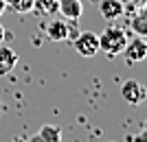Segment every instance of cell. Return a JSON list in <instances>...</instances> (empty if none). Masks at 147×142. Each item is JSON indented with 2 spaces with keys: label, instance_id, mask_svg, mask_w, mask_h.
<instances>
[{
  "label": "cell",
  "instance_id": "6da1fadb",
  "mask_svg": "<svg viewBox=\"0 0 147 142\" xmlns=\"http://www.w3.org/2000/svg\"><path fill=\"white\" fill-rule=\"evenodd\" d=\"M127 44V35L121 26H105V31L99 35V50H103L108 57H117L123 53Z\"/></svg>",
  "mask_w": 147,
  "mask_h": 142
},
{
  "label": "cell",
  "instance_id": "7a4b0ae2",
  "mask_svg": "<svg viewBox=\"0 0 147 142\" xmlns=\"http://www.w3.org/2000/svg\"><path fill=\"white\" fill-rule=\"evenodd\" d=\"M73 48L79 53L81 57H94L99 53V35L92 31L77 33L73 37Z\"/></svg>",
  "mask_w": 147,
  "mask_h": 142
},
{
  "label": "cell",
  "instance_id": "3957f363",
  "mask_svg": "<svg viewBox=\"0 0 147 142\" xmlns=\"http://www.w3.org/2000/svg\"><path fill=\"white\" fill-rule=\"evenodd\" d=\"M121 96H123V101H125L127 105H141L143 101L147 99V90H145V85H143L141 81L129 79V81L123 83Z\"/></svg>",
  "mask_w": 147,
  "mask_h": 142
},
{
  "label": "cell",
  "instance_id": "277c9868",
  "mask_svg": "<svg viewBox=\"0 0 147 142\" xmlns=\"http://www.w3.org/2000/svg\"><path fill=\"white\" fill-rule=\"evenodd\" d=\"M123 53H125V59H127L129 63L143 61V59H147V42L138 35V37H134V39H129V42L125 44Z\"/></svg>",
  "mask_w": 147,
  "mask_h": 142
},
{
  "label": "cell",
  "instance_id": "5b68a950",
  "mask_svg": "<svg viewBox=\"0 0 147 142\" xmlns=\"http://www.w3.org/2000/svg\"><path fill=\"white\" fill-rule=\"evenodd\" d=\"M16 66H18V53L11 46L0 44V77H7Z\"/></svg>",
  "mask_w": 147,
  "mask_h": 142
},
{
  "label": "cell",
  "instance_id": "8992f818",
  "mask_svg": "<svg viewBox=\"0 0 147 142\" xmlns=\"http://www.w3.org/2000/svg\"><path fill=\"white\" fill-rule=\"evenodd\" d=\"M57 13H61L66 20L77 22L81 18V13H84V5H81V0H59Z\"/></svg>",
  "mask_w": 147,
  "mask_h": 142
},
{
  "label": "cell",
  "instance_id": "52a82bcc",
  "mask_svg": "<svg viewBox=\"0 0 147 142\" xmlns=\"http://www.w3.org/2000/svg\"><path fill=\"white\" fill-rule=\"evenodd\" d=\"M68 31H70V24H66L64 20H53L46 24V35L51 42H66Z\"/></svg>",
  "mask_w": 147,
  "mask_h": 142
},
{
  "label": "cell",
  "instance_id": "ba28073f",
  "mask_svg": "<svg viewBox=\"0 0 147 142\" xmlns=\"http://www.w3.org/2000/svg\"><path fill=\"white\" fill-rule=\"evenodd\" d=\"M99 11H101V15H103L105 20H117V18L123 15L125 5H123V0H101Z\"/></svg>",
  "mask_w": 147,
  "mask_h": 142
},
{
  "label": "cell",
  "instance_id": "9c48e42d",
  "mask_svg": "<svg viewBox=\"0 0 147 142\" xmlns=\"http://www.w3.org/2000/svg\"><path fill=\"white\" fill-rule=\"evenodd\" d=\"M35 138L37 142H61V129L57 125H42Z\"/></svg>",
  "mask_w": 147,
  "mask_h": 142
},
{
  "label": "cell",
  "instance_id": "30bf717a",
  "mask_svg": "<svg viewBox=\"0 0 147 142\" xmlns=\"http://www.w3.org/2000/svg\"><path fill=\"white\" fill-rule=\"evenodd\" d=\"M59 0H33V11H37L40 15H55Z\"/></svg>",
  "mask_w": 147,
  "mask_h": 142
},
{
  "label": "cell",
  "instance_id": "8fae6325",
  "mask_svg": "<svg viewBox=\"0 0 147 142\" xmlns=\"http://www.w3.org/2000/svg\"><path fill=\"white\" fill-rule=\"evenodd\" d=\"M7 9H11L13 13H29L33 11V0H11Z\"/></svg>",
  "mask_w": 147,
  "mask_h": 142
},
{
  "label": "cell",
  "instance_id": "7c38bea8",
  "mask_svg": "<svg viewBox=\"0 0 147 142\" xmlns=\"http://www.w3.org/2000/svg\"><path fill=\"white\" fill-rule=\"evenodd\" d=\"M132 29H134L138 35H147V18H143V15L134 18L132 20Z\"/></svg>",
  "mask_w": 147,
  "mask_h": 142
},
{
  "label": "cell",
  "instance_id": "4fadbf2b",
  "mask_svg": "<svg viewBox=\"0 0 147 142\" xmlns=\"http://www.w3.org/2000/svg\"><path fill=\"white\" fill-rule=\"evenodd\" d=\"M134 142H147V127H145V129H141L134 136Z\"/></svg>",
  "mask_w": 147,
  "mask_h": 142
},
{
  "label": "cell",
  "instance_id": "5bb4252c",
  "mask_svg": "<svg viewBox=\"0 0 147 142\" xmlns=\"http://www.w3.org/2000/svg\"><path fill=\"white\" fill-rule=\"evenodd\" d=\"M5 35H7V31H5V26H2V24H0V44H2V42H5Z\"/></svg>",
  "mask_w": 147,
  "mask_h": 142
},
{
  "label": "cell",
  "instance_id": "9a60e30c",
  "mask_svg": "<svg viewBox=\"0 0 147 142\" xmlns=\"http://www.w3.org/2000/svg\"><path fill=\"white\" fill-rule=\"evenodd\" d=\"M5 11H7V2H5V0H0V15H2Z\"/></svg>",
  "mask_w": 147,
  "mask_h": 142
},
{
  "label": "cell",
  "instance_id": "2e32d148",
  "mask_svg": "<svg viewBox=\"0 0 147 142\" xmlns=\"http://www.w3.org/2000/svg\"><path fill=\"white\" fill-rule=\"evenodd\" d=\"M11 142H26V138H22V136H16Z\"/></svg>",
  "mask_w": 147,
  "mask_h": 142
},
{
  "label": "cell",
  "instance_id": "e0dca14e",
  "mask_svg": "<svg viewBox=\"0 0 147 142\" xmlns=\"http://www.w3.org/2000/svg\"><path fill=\"white\" fill-rule=\"evenodd\" d=\"M5 2H7V5H9V2H11V0H5Z\"/></svg>",
  "mask_w": 147,
  "mask_h": 142
},
{
  "label": "cell",
  "instance_id": "ac0fdd59",
  "mask_svg": "<svg viewBox=\"0 0 147 142\" xmlns=\"http://www.w3.org/2000/svg\"><path fill=\"white\" fill-rule=\"evenodd\" d=\"M145 127H147V123H145Z\"/></svg>",
  "mask_w": 147,
  "mask_h": 142
}]
</instances>
